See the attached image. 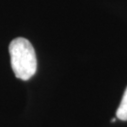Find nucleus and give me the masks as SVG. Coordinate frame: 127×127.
Segmentation results:
<instances>
[{"mask_svg":"<svg viewBox=\"0 0 127 127\" xmlns=\"http://www.w3.org/2000/svg\"><path fill=\"white\" fill-rule=\"evenodd\" d=\"M10 63L15 76L21 80L30 79L37 71L36 53L30 41L16 38L9 43Z\"/></svg>","mask_w":127,"mask_h":127,"instance_id":"1","label":"nucleus"},{"mask_svg":"<svg viewBox=\"0 0 127 127\" xmlns=\"http://www.w3.org/2000/svg\"><path fill=\"white\" fill-rule=\"evenodd\" d=\"M116 116L121 121H127V88L123 93V99L121 101V104L119 105Z\"/></svg>","mask_w":127,"mask_h":127,"instance_id":"2","label":"nucleus"},{"mask_svg":"<svg viewBox=\"0 0 127 127\" xmlns=\"http://www.w3.org/2000/svg\"><path fill=\"white\" fill-rule=\"evenodd\" d=\"M116 120H117L116 118H113L112 120H111V122H112V123H114V122H116Z\"/></svg>","mask_w":127,"mask_h":127,"instance_id":"3","label":"nucleus"}]
</instances>
